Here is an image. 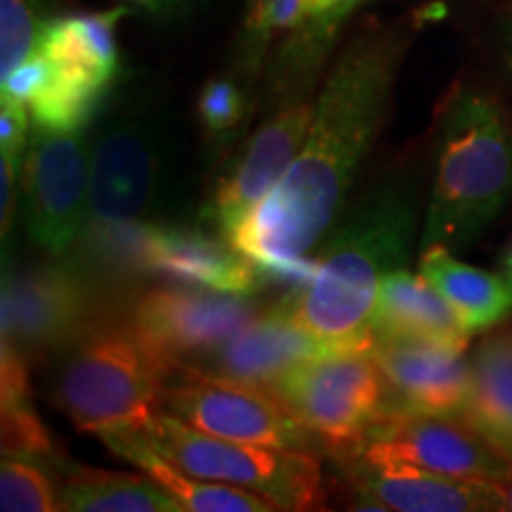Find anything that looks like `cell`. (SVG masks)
<instances>
[{
    "mask_svg": "<svg viewBox=\"0 0 512 512\" xmlns=\"http://www.w3.org/2000/svg\"><path fill=\"white\" fill-rule=\"evenodd\" d=\"M406 31L366 27L351 38L313 100L311 126L287 174L228 240L275 280L304 287L316 273L311 252L342 219L358 171L387 121Z\"/></svg>",
    "mask_w": 512,
    "mask_h": 512,
    "instance_id": "1",
    "label": "cell"
},
{
    "mask_svg": "<svg viewBox=\"0 0 512 512\" xmlns=\"http://www.w3.org/2000/svg\"><path fill=\"white\" fill-rule=\"evenodd\" d=\"M418 204L406 185L384 183L339 219L316 254V273L283 306L318 337L356 342L373 335L382 280L406 268Z\"/></svg>",
    "mask_w": 512,
    "mask_h": 512,
    "instance_id": "2",
    "label": "cell"
},
{
    "mask_svg": "<svg viewBox=\"0 0 512 512\" xmlns=\"http://www.w3.org/2000/svg\"><path fill=\"white\" fill-rule=\"evenodd\" d=\"M434 183L420 249L472 245L512 200V121L496 98L458 88L434 131Z\"/></svg>",
    "mask_w": 512,
    "mask_h": 512,
    "instance_id": "3",
    "label": "cell"
},
{
    "mask_svg": "<svg viewBox=\"0 0 512 512\" xmlns=\"http://www.w3.org/2000/svg\"><path fill=\"white\" fill-rule=\"evenodd\" d=\"M171 375L126 318H102L60 354L53 396L79 432H145L162 411Z\"/></svg>",
    "mask_w": 512,
    "mask_h": 512,
    "instance_id": "4",
    "label": "cell"
},
{
    "mask_svg": "<svg viewBox=\"0 0 512 512\" xmlns=\"http://www.w3.org/2000/svg\"><path fill=\"white\" fill-rule=\"evenodd\" d=\"M370 344L373 335L337 344L271 387L337 460L354 456L373 427L394 411L392 389Z\"/></svg>",
    "mask_w": 512,
    "mask_h": 512,
    "instance_id": "5",
    "label": "cell"
},
{
    "mask_svg": "<svg viewBox=\"0 0 512 512\" xmlns=\"http://www.w3.org/2000/svg\"><path fill=\"white\" fill-rule=\"evenodd\" d=\"M145 437L188 475L252 491L275 510H318L325 503L323 472L311 451L221 439L164 411L157 413Z\"/></svg>",
    "mask_w": 512,
    "mask_h": 512,
    "instance_id": "6",
    "label": "cell"
},
{
    "mask_svg": "<svg viewBox=\"0 0 512 512\" xmlns=\"http://www.w3.org/2000/svg\"><path fill=\"white\" fill-rule=\"evenodd\" d=\"M38 264L3 280V342L27 361L60 356L102 318L105 285L74 256Z\"/></svg>",
    "mask_w": 512,
    "mask_h": 512,
    "instance_id": "7",
    "label": "cell"
},
{
    "mask_svg": "<svg viewBox=\"0 0 512 512\" xmlns=\"http://www.w3.org/2000/svg\"><path fill=\"white\" fill-rule=\"evenodd\" d=\"M169 145L140 117L107 121L91 138L88 228L159 221L169 204Z\"/></svg>",
    "mask_w": 512,
    "mask_h": 512,
    "instance_id": "8",
    "label": "cell"
},
{
    "mask_svg": "<svg viewBox=\"0 0 512 512\" xmlns=\"http://www.w3.org/2000/svg\"><path fill=\"white\" fill-rule=\"evenodd\" d=\"M162 411L214 437L240 444L313 451L316 434L268 389L178 368L166 380Z\"/></svg>",
    "mask_w": 512,
    "mask_h": 512,
    "instance_id": "9",
    "label": "cell"
},
{
    "mask_svg": "<svg viewBox=\"0 0 512 512\" xmlns=\"http://www.w3.org/2000/svg\"><path fill=\"white\" fill-rule=\"evenodd\" d=\"M29 238L53 256L79 245L91 209V143L81 133L34 128L22 166Z\"/></svg>",
    "mask_w": 512,
    "mask_h": 512,
    "instance_id": "10",
    "label": "cell"
},
{
    "mask_svg": "<svg viewBox=\"0 0 512 512\" xmlns=\"http://www.w3.org/2000/svg\"><path fill=\"white\" fill-rule=\"evenodd\" d=\"M259 316L254 294L197 285H159L133 299L126 320L174 368L207 354Z\"/></svg>",
    "mask_w": 512,
    "mask_h": 512,
    "instance_id": "11",
    "label": "cell"
},
{
    "mask_svg": "<svg viewBox=\"0 0 512 512\" xmlns=\"http://www.w3.org/2000/svg\"><path fill=\"white\" fill-rule=\"evenodd\" d=\"M354 456L494 484L512 472L510 460L458 415L392 411L373 427Z\"/></svg>",
    "mask_w": 512,
    "mask_h": 512,
    "instance_id": "12",
    "label": "cell"
},
{
    "mask_svg": "<svg viewBox=\"0 0 512 512\" xmlns=\"http://www.w3.org/2000/svg\"><path fill=\"white\" fill-rule=\"evenodd\" d=\"M467 347L373 332L370 354L392 389L394 411L458 415L470 394Z\"/></svg>",
    "mask_w": 512,
    "mask_h": 512,
    "instance_id": "13",
    "label": "cell"
},
{
    "mask_svg": "<svg viewBox=\"0 0 512 512\" xmlns=\"http://www.w3.org/2000/svg\"><path fill=\"white\" fill-rule=\"evenodd\" d=\"M313 102L283 107L242 145L235 162L216 183L207 214L221 233L228 235L245 216L283 181L294 157L302 150L311 126Z\"/></svg>",
    "mask_w": 512,
    "mask_h": 512,
    "instance_id": "14",
    "label": "cell"
},
{
    "mask_svg": "<svg viewBox=\"0 0 512 512\" xmlns=\"http://www.w3.org/2000/svg\"><path fill=\"white\" fill-rule=\"evenodd\" d=\"M337 344L342 342L318 337L280 304L271 313H259L252 323H247L219 347L190 358L181 368L254 384L271 392L273 384L283 380L290 370Z\"/></svg>",
    "mask_w": 512,
    "mask_h": 512,
    "instance_id": "15",
    "label": "cell"
},
{
    "mask_svg": "<svg viewBox=\"0 0 512 512\" xmlns=\"http://www.w3.org/2000/svg\"><path fill=\"white\" fill-rule=\"evenodd\" d=\"M349 470L361 510L399 512H491L505 510L503 494L494 482L460 479L420 470L403 463H375L351 456L339 460Z\"/></svg>",
    "mask_w": 512,
    "mask_h": 512,
    "instance_id": "16",
    "label": "cell"
},
{
    "mask_svg": "<svg viewBox=\"0 0 512 512\" xmlns=\"http://www.w3.org/2000/svg\"><path fill=\"white\" fill-rule=\"evenodd\" d=\"M373 332L432 339L456 347H467L470 342V332L437 287L408 268H399L382 280L373 309Z\"/></svg>",
    "mask_w": 512,
    "mask_h": 512,
    "instance_id": "17",
    "label": "cell"
},
{
    "mask_svg": "<svg viewBox=\"0 0 512 512\" xmlns=\"http://www.w3.org/2000/svg\"><path fill=\"white\" fill-rule=\"evenodd\" d=\"M420 273L451 304L470 337L496 328L512 313V290L503 275L465 264L448 247L422 249Z\"/></svg>",
    "mask_w": 512,
    "mask_h": 512,
    "instance_id": "18",
    "label": "cell"
},
{
    "mask_svg": "<svg viewBox=\"0 0 512 512\" xmlns=\"http://www.w3.org/2000/svg\"><path fill=\"white\" fill-rule=\"evenodd\" d=\"M124 15L126 10L117 8L50 17L38 50L48 55L57 67L110 91L121 69L117 24Z\"/></svg>",
    "mask_w": 512,
    "mask_h": 512,
    "instance_id": "19",
    "label": "cell"
},
{
    "mask_svg": "<svg viewBox=\"0 0 512 512\" xmlns=\"http://www.w3.org/2000/svg\"><path fill=\"white\" fill-rule=\"evenodd\" d=\"M467 425L512 463V328L491 332L470 356Z\"/></svg>",
    "mask_w": 512,
    "mask_h": 512,
    "instance_id": "20",
    "label": "cell"
},
{
    "mask_svg": "<svg viewBox=\"0 0 512 512\" xmlns=\"http://www.w3.org/2000/svg\"><path fill=\"white\" fill-rule=\"evenodd\" d=\"M110 446V451L126 458L128 463L138 465L145 475H150L157 484H162L171 496L181 503L183 512H271L273 503L264 496L252 494L238 486H228L207 479L192 477L176 467L169 458L152 446L145 432H121L100 437Z\"/></svg>",
    "mask_w": 512,
    "mask_h": 512,
    "instance_id": "21",
    "label": "cell"
},
{
    "mask_svg": "<svg viewBox=\"0 0 512 512\" xmlns=\"http://www.w3.org/2000/svg\"><path fill=\"white\" fill-rule=\"evenodd\" d=\"M60 467V510L69 512H183L162 484L150 475L95 470L83 465Z\"/></svg>",
    "mask_w": 512,
    "mask_h": 512,
    "instance_id": "22",
    "label": "cell"
},
{
    "mask_svg": "<svg viewBox=\"0 0 512 512\" xmlns=\"http://www.w3.org/2000/svg\"><path fill=\"white\" fill-rule=\"evenodd\" d=\"M344 22L328 15H316L309 22L287 34L275 50L268 67V98L278 110L306 102V93L316 88L318 74L335 48Z\"/></svg>",
    "mask_w": 512,
    "mask_h": 512,
    "instance_id": "23",
    "label": "cell"
},
{
    "mask_svg": "<svg viewBox=\"0 0 512 512\" xmlns=\"http://www.w3.org/2000/svg\"><path fill=\"white\" fill-rule=\"evenodd\" d=\"M0 425H3V458H27L55 463V446L31 403L29 361L12 344H0Z\"/></svg>",
    "mask_w": 512,
    "mask_h": 512,
    "instance_id": "24",
    "label": "cell"
},
{
    "mask_svg": "<svg viewBox=\"0 0 512 512\" xmlns=\"http://www.w3.org/2000/svg\"><path fill=\"white\" fill-rule=\"evenodd\" d=\"M48 57V55H46ZM53 62V60H50ZM107 88L67 72L53 62V72L41 91L27 102L34 128L55 133H81L105 102Z\"/></svg>",
    "mask_w": 512,
    "mask_h": 512,
    "instance_id": "25",
    "label": "cell"
},
{
    "mask_svg": "<svg viewBox=\"0 0 512 512\" xmlns=\"http://www.w3.org/2000/svg\"><path fill=\"white\" fill-rule=\"evenodd\" d=\"M48 19L43 0H0V79L36 53Z\"/></svg>",
    "mask_w": 512,
    "mask_h": 512,
    "instance_id": "26",
    "label": "cell"
},
{
    "mask_svg": "<svg viewBox=\"0 0 512 512\" xmlns=\"http://www.w3.org/2000/svg\"><path fill=\"white\" fill-rule=\"evenodd\" d=\"M0 510L53 512L60 510L57 484L41 463L27 458H3L0 465Z\"/></svg>",
    "mask_w": 512,
    "mask_h": 512,
    "instance_id": "27",
    "label": "cell"
},
{
    "mask_svg": "<svg viewBox=\"0 0 512 512\" xmlns=\"http://www.w3.org/2000/svg\"><path fill=\"white\" fill-rule=\"evenodd\" d=\"M247 112L249 100L245 88L226 76L204 83L200 98H197V114L211 138L233 136L245 124Z\"/></svg>",
    "mask_w": 512,
    "mask_h": 512,
    "instance_id": "28",
    "label": "cell"
},
{
    "mask_svg": "<svg viewBox=\"0 0 512 512\" xmlns=\"http://www.w3.org/2000/svg\"><path fill=\"white\" fill-rule=\"evenodd\" d=\"M31 128L34 121L29 107L8 93H0V152L22 159L27 155Z\"/></svg>",
    "mask_w": 512,
    "mask_h": 512,
    "instance_id": "29",
    "label": "cell"
},
{
    "mask_svg": "<svg viewBox=\"0 0 512 512\" xmlns=\"http://www.w3.org/2000/svg\"><path fill=\"white\" fill-rule=\"evenodd\" d=\"M19 162L22 159L0 152V235H3V240L8 238L12 221H15L17 183L22 181Z\"/></svg>",
    "mask_w": 512,
    "mask_h": 512,
    "instance_id": "30",
    "label": "cell"
},
{
    "mask_svg": "<svg viewBox=\"0 0 512 512\" xmlns=\"http://www.w3.org/2000/svg\"><path fill=\"white\" fill-rule=\"evenodd\" d=\"M271 3H273V0H247L245 22H242L240 38L252 34V31L256 29V24H259V19L264 17V12H266V8H268V5H271Z\"/></svg>",
    "mask_w": 512,
    "mask_h": 512,
    "instance_id": "31",
    "label": "cell"
},
{
    "mask_svg": "<svg viewBox=\"0 0 512 512\" xmlns=\"http://www.w3.org/2000/svg\"><path fill=\"white\" fill-rule=\"evenodd\" d=\"M325 3H328V12H325V15L339 19V22H347V19L354 15L363 3H368V0H325Z\"/></svg>",
    "mask_w": 512,
    "mask_h": 512,
    "instance_id": "32",
    "label": "cell"
},
{
    "mask_svg": "<svg viewBox=\"0 0 512 512\" xmlns=\"http://www.w3.org/2000/svg\"><path fill=\"white\" fill-rule=\"evenodd\" d=\"M501 275L505 278V283L512 290V238L508 242V247L503 249V256H501Z\"/></svg>",
    "mask_w": 512,
    "mask_h": 512,
    "instance_id": "33",
    "label": "cell"
},
{
    "mask_svg": "<svg viewBox=\"0 0 512 512\" xmlns=\"http://www.w3.org/2000/svg\"><path fill=\"white\" fill-rule=\"evenodd\" d=\"M131 3H136V5H140V8H145L150 12L169 10V0H131Z\"/></svg>",
    "mask_w": 512,
    "mask_h": 512,
    "instance_id": "34",
    "label": "cell"
},
{
    "mask_svg": "<svg viewBox=\"0 0 512 512\" xmlns=\"http://www.w3.org/2000/svg\"><path fill=\"white\" fill-rule=\"evenodd\" d=\"M498 489H501V494H503L505 510H512V472L503 479L501 484H498Z\"/></svg>",
    "mask_w": 512,
    "mask_h": 512,
    "instance_id": "35",
    "label": "cell"
},
{
    "mask_svg": "<svg viewBox=\"0 0 512 512\" xmlns=\"http://www.w3.org/2000/svg\"><path fill=\"white\" fill-rule=\"evenodd\" d=\"M185 0H169V8H178V5H183Z\"/></svg>",
    "mask_w": 512,
    "mask_h": 512,
    "instance_id": "36",
    "label": "cell"
}]
</instances>
